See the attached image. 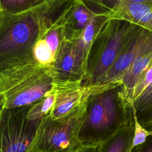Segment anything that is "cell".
Returning <instances> with one entry per match:
<instances>
[{
	"mask_svg": "<svg viewBox=\"0 0 152 152\" xmlns=\"http://www.w3.org/2000/svg\"><path fill=\"white\" fill-rule=\"evenodd\" d=\"M129 3H135V4H145L150 6H152V0H120Z\"/></svg>",
	"mask_w": 152,
	"mask_h": 152,
	"instance_id": "cell-19",
	"label": "cell"
},
{
	"mask_svg": "<svg viewBox=\"0 0 152 152\" xmlns=\"http://www.w3.org/2000/svg\"><path fill=\"white\" fill-rule=\"evenodd\" d=\"M57 81H77L83 83L84 75L80 65L75 49V40L64 39L53 64Z\"/></svg>",
	"mask_w": 152,
	"mask_h": 152,
	"instance_id": "cell-9",
	"label": "cell"
},
{
	"mask_svg": "<svg viewBox=\"0 0 152 152\" xmlns=\"http://www.w3.org/2000/svg\"><path fill=\"white\" fill-rule=\"evenodd\" d=\"M148 32V30L140 27L126 43L113 65L102 78L99 84L122 81V78L140 52Z\"/></svg>",
	"mask_w": 152,
	"mask_h": 152,
	"instance_id": "cell-8",
	"label": "cell"
},
{
	"mask_svg": "<svg viewBox=\"0 0 152 152\" xmlns=\"http://www.w3.org/2000/svg\"><path fill=\"white\" fill-rule=\"evenodd\" d=\"M45 0H0L1 12L17 13L42 3Z\"/></svg>",
	"mask_w": 152,
	"mask_h": 152,
	"instance_id": "cell-16",
	"label": "cell"
},
{
	"mask_svg": "<svg viewBox=\"0 0 152 152\" xmlns=\"http://www.w3.org/2000/svg\"><path fill=\"white\" fill-rule=\"evenodd\" d=\"M99 13L109 14V11L90 0H69L61 11L65 39L76 40L92 18Z\"/></svg>",
	"mask_w": 152,
	"mask_h": 152,
	"instance_id": "cell-7",
	"label": "cell"
},
{
	"mask_svg": "<svg viewBox=\"0 0 152 152\" xmlns=\"http://www.w3.org/2000/svg\"><path fill=\"white\" fill-rule=\"evenodd\" d=\"M56 79L53 64L41 65L34 58L0 65L1 108L36 102L52 91Z\"/></svg>",
	"mask_w": 152,
	"mask_h": 152,
	"instance_id": "cell-2",
	"label": "cell"
},
{
	"mask_svg": "<svg viewBox=\"0 0 152 152\" xmlns=\"http://www.w3.org/2000/svg\"><path fill=\"white\" fill-rule=\"evenodd\" d=\"M61 0H45L27 10L1 12L0 65L33 58L35 43L44 39Z\"/></svg>",
	"mask_w": 152,
	"mask_h": 152,
	"instance_id": "cell-1",
	"label": "cell"
},
{
	"mask_svg": "<svg viewBox=\"0 0 152 152\" xmlns=\"http://www.w3.org/2000/svg\"><path fill=\"white\" fill-rule=\"evenodd\" d=\"M30 105L1 108V152H27L41 119H30Z\"/></svg>",
	"mask_w": 152,
	"mask_h": 152,
	"instance_id": "cell-6",
	"label": "cell"
},
{
	"mask_svg": "<svg viewBox=\"0 0 152 152\" xmlns=\"http://www.w3.org/2000/svg\"><path fill=\"white\" fill-rule=\"evenodd\" d=\"M87 100L66 117L54 119L49 115L43 118L27 152H74L81 147L79 132Z\"/></svg>",
	"mask_w": 152,
	"mask_h": 152,
	"instance_id": "cell-5",
	"label": "cell"
},
{
	"mask_svg": "<svg viewBox=\"0 0 152 152\" xmlns=\"http://www.w3.org/2000/svg\"><path fill=\"white\" fill-rule=\"evenodd\" d=\"M135 132L134 118L114 135L100 144L98 152H131Z\"/></svg>",
	"mask_w": 152,
	"mask_h": 152,
	"instance_id": "cell-12",
	"label": "cell"
},
{
	"mask_svg": "<svg viewBox=\"0 0 152 152\" xmlns=\"http://www.w3.org/2000/svg\"><path fill=\"white\" fill-rule=\"evenodd\" d=\"M152 64V32L147 37L138 55L122 78L124 95L128 100L140 77Z\"/></svg>",
	"mask_w": 152,
	"mask_h": 152,
	"instance_id": "cell-10",
	"label": "cell"
},
{
	"mask_svg": "<svg viewBox=\"0 0 152 152\" xmlns=\"http://www.w3.org/2000/svg\"><path fill=\"white\" fill-rule=\"evenodd\" d=\"M34 60L43 65H52L55 62V57L45 39L39 40L33 49Z\"/></svg>",
	"mask_w": 152,
	"mask_h": 152,
	"instance_id": "cell-15",
	"label": "cell"
},
{
	"mask_svg": "<svg viewBox=\"0 0 152 152\" xmlns=\"http://www.w3.org/2000/svg\"><path fill=\"white\" fill-rule=\"evenodd\" d=\"M56 97V90L54 84V87L50 93L31 104L27 115L28 118L30 119H42L49 115L55 105Z\"/></svg>",
	"mask_w": 152,
	"mask_h": 152,
	"instance_id": "cell-14",
	"label": "cell"
},
{
	"mask_svg": "<svg viewBox=\"0 0 152 152\" xmlns=\"http://www.w3.org/2000/svg\"><path fill=\"white\" fill-rule=\"evenodd\" d=\"M131 152H152V135L147 137L142 144L134 147Z\"/></svg>",
	"mask_w": 152,
	"mask_h": 152,
	"instance_id": "cell-17",
	"label": "cell"
},
{
	"mask_svg": "<svg viewBox=\"0 0 152 152\" xmlns=\"http://www.w3.org/2000/svg\"><path fill=\"white\" fill-rule=\"evenodd\" d=\"M138 122L144 127L152 123V88L131 102Z\"/></svg>",
	"mask_w": 152,
	"mask_h": 152,
	"instance_id": "cell-13",
	"label": "cell"
},
{
	"mask_svg": "<svg viewBox=\"0 0 152 152\" xmlns=\"http://www.w3.org/2000/svg\"><path fill=\"white\" fill-rule=\"evenodd\" d=\"M140 27L125 20H108L96 36L91 48L83 84H99L126 43Z\"/></svg>",
	"mask_w": 152,
	"mask_h": 152,
	"instance_id": "cell-4",
	"label": "cell"
},
{
	"mask_svg": "<svg viewBox=\"0 0 152 152\" xmlns=\"http://www.w3.org/2000/svg\"><path fill=\"white\" fill-rule=\"evenodd\" d=\"M100 144L81 145L74 152H98Z\"/></svg>",
	"mask_w": 152,
	"mask_h": 152,
	"instance_id": "cell-18",
	"label": "cell"
},
{
	"mask_svg": "<svg viewBox=\"0 0 152 152\" xmlns=\"http://www.w3.org/2000/svg\"><path fill=\"white\" fill-rule=\"evenodd\" d=\"M109 18L125 20L152 32V6L119 0Z\"/></svg>",
	"mask_w": 152,
	"mask_h": 152,
	"instance_id": "cell-11",
	"label": "cell"
},
{
	"mask_svg": "<svg viewBox=\"0 0 152 152\" xmlns=\"http://www.w3.org/2000/svg\"><path fill=\"white\" fill-rule=\"evenodd\" d=\"M122 82L91 94L79 132L81 145L100 144L134 118L132 106L124 95Z\"/></svg>",
	"mask_w": 152,
	"mask_h": 152,
	"instance_id": "cell-3",
	"label": "cell"
}]
</instances>
